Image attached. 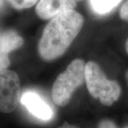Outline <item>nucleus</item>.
I'll return each mask as SVG.
<instances>
[{
    "instance_id": "1",
    "label": "nucleus",
    "mask_w": 128,
    "mask_h": 128,
    "mask_svg": "<svg viewBox=\"0 0 128 128\" xmlns=\"http://www.w3.org/2000/svg\"><path fill=\"white\" fill-rule=\"evenodd\" d=\"M84 18L78 12L69 10L50 18L38 42V53L44 60H52L64 54L80 32Z\"/></svg>"
},
{
    "instance_id": "2",
    "label": "nucleus",
    "mask_w": 128,
    "mask_h": 128,
    "mask_svg": "<svg viewBox=\"0 0 128 128\" xmlns=\"http://www.w3.org/2000/svg\"><path fill=\"white\" fill-rule=\"evenodd\" d=\"M85 80L90 96L99 99L102 105L110 106L119 99L121 88L115 80L108 79L98 64L89 61L86 64Z\"/></svg>"
},
{
    "instance_id": "3",
    "label": "nucleus",
    "mask_w": 128,
    "mask_h": 128,
    "mask_svg": "<svg viewBox=\"0 0 128 128\" xmlns=\"http://www.w3.org/2000/svg\"><path fill=\"white\" fill-rule=\"evenodd\" d=\"M86 64L81 59H75L56 79L52 88L54 103L64 107L69 102L74 91L81 86L85 80Z\"/></svg>"
},
{
    "instance_id": "4",
    "label": "nucleus",
    "mask_w": 128,
    "mask_h": 128,
    "mask_svg": "<svg viewBox=\"0 0 128 128\" xmlns=\"http://www.w3.org/2000/svg\"><path fill=\"white\" fill-rule=\"evenodd\" d=\"M21 97V82L17 73L8 69H0V112H12Z\"/></svg>"
},
{
    "instance_id": "5",
    "label": "nucleus",
    "mask_w": 128,
    "mask_h": 128,
    "mask_svg": "<svg viewBox=\"0 0 128 128\" xmlns=\"http://www.w3.org/2000/svg\"><path fill=\"white\" fill-rule=\"evenodd\" d=\"M20 101L28 111L37 118L48 121L53 118L54 112L49 105L36 92H25L21 97Z\"/></svg>"
},
{
    "instance_id": "6",
    "label": "nucleus",
    "mask_w": 128,
    "mask_h": 128,
    "mask_svg": "<svg viewBox=\"0 0 128 128\" xmlns=\"http://www.w3.org/2000/svg\"><path fill=\"white\" fill-rule=\"evenodd\" d=\"M80 0H40L36 6L39 18L49 19L66 11L73 10Z\"/></svg>"
},
{
    "instance_id": "7",
    "label": "nucleus",
    "mask_w": 128,
    "mask_h": 128,
    "mask_svg": "<svg viewBox=\"0 0 128 128\" xmlns=\"http://www.w3.org/2000/svg\"><path fill=\"white\" fill-rule=\"evenodd\" d=\"M24 40L14 31H8L0 36V51L8 54L23 45Z\"/></svg>"
},
{
    "instance_id": "8",
    "label": "nucleus",
    "mask_w": 128,
    "mask_h": 128,
    "mask_svg": "<svg viewBox=\"0 0 128 128\" xmlns=\"http://www.w3.org/2000/svg\"><path fill=\"white\" fill-rule=\"evenodd\" d=\"M92 11L98 14H106L114 9L122 0H90Z\"/></svg>"
},
{
    "instance_id": "9",
    "label": "nucleus",
    "mask_w": 128,
    "mask_h": 128,
    "mask_svg": "<svg viewBox=\"0 0 128 128\" xmlns=\"http://www.w3.org/2000/svg\"><path fill=\"white\" fill-rule=\"evenodd\" d=\"M9 4L16 9H28L33 6L40 0H7Z\"/></svg>"
},
{
    "instance_id": "10",
    "label": "nucleus",
    "mask_w": 128,
    "mask_h": 128,
    "mask_svg": "<svg viewBox=\"0 0 128 128\" xmlns=\"http://www.w3.org/2000/svg\"><path fill=\"white\" fill-rule=\"evenodd\" d=\"M10 65L9 55L0 51V69H7Z\"/></svg>"
},
{
    "instance_id": "11",
    "label": "nucleus",
    "mask_w": 128,
    "mask_h": 128,
    "mask_svg": "<svg viewBox=\"0 0 128 128\" xmlns=\"http://www.w3.org/2000/svg\"><path fill=\"white\" fill-rule=\"evenodd\" d=\"M120 17L124 21L128 22V0L124 3L120 10Z\"/></svg>"
},
{
    "instance_id": "12",
    "label": "nucleus",
    "mask_w": 128,
    "mask_h": 128,
    "mask_svg": "<svg viewBox=\"0 0 128 128\" xmlns=\"http://www.w3.org/2000/svg\"><path fill=\"white\" fill-rule=\"evenodd\" d=\"M98 128H118L117 125L110 120H103L98 124Z\"/></svg>"
},
{
    "instance_id": "13",
    "label": "nucleus",
    "mask_w": 128,
    "mask_h": 128,
    "mask_svg": "<svg viewBox=\"0 0 128 128\" xmlns=\"http://www.w3.org/2000/svg\"><path fill=\"white\" fill-rule=\"evenodd\" d=\"M79 128L76 125H73V124H68V122H64L61 126H60L58 128Z\"/></svg>"
},
{
    "instance_id": "14",
    "label": "nucleus",
    "mask_w": 128,
    "mask_h": 128,
    "mask_svg": "<svg viewBox=\"0 0 128 128\" xmlns=\"http://www.w3.org/2000/svg\"><path fill=\"white\" fill-rule=\"evenodd\" d=\"M125 49H126V51L128 54V38L127 39V41L125 42Z\"/></svg>"
},
{
    "instance_id": "15",
    "label": "nucleus",
    "mask_w": 128,
    "mask_h": 128,
    "mask_svg": "<svg viewBox=\"0 0 128 128\" xmlns=\"http://www.w3.org/2000/svg\"><path fill=\"white\" fill-rule=\"evenodd\" d=\"M125 78H126V81L128 82V70L126 71V73H125Z\"/></svg>"
},
{
    "instance_id": "16",
    "label": "nucleus",
    "mask_w": 128,
    "mask_h": 128,
    "mask_svg": "<svg viewBox=\"0 0 128 128\" xmlns=\"http://www.w3.org/2000/svg\"><path fill=\"white\" fill-rule=\"evenodd\" d=\"M3 5H4V1L3 0H0V9H2Z\"/></svg>"
},
{
    "instance_id": "17",
    "label": "nucleus",
    "mask_w": 128,
    "mask_h": 128,
    "mask_svg": "<svg viewBox=\"0 0 128 128\" xmlns=\"http://www.w3.org/2000/svg\"><path fill=\"white\" fill-rule=\"evenodd\" d=\"M128 128V126H127V127H125V128Z\"/></svg>"
}]
</instances>
